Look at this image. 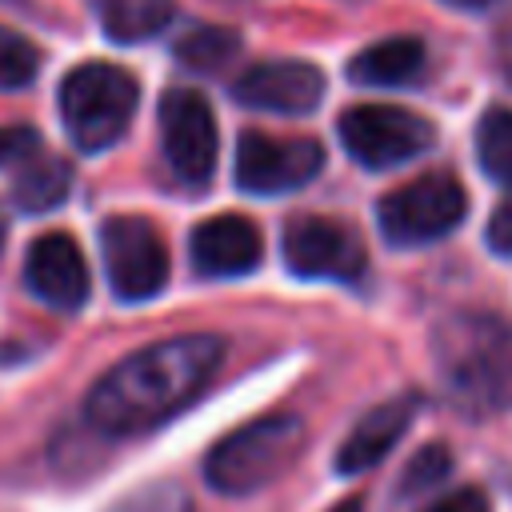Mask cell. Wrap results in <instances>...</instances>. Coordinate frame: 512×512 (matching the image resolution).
Segmentation results:
<instances>
[{
    "label": "cell",
    "mask_w": 512,
    "mask_h": 512,
    "mask_svg": "<svg viewBox=\"0 0 512 512\" xmlns=\"http://www.w3.org/2000/svg\"><path fill=\"white\" fill-rule=\"evenodd\" d=\"M432 364L448 400L468 416L512 408V320L452 312L432 328Z\"/></svg>",
    "instance_id": "cell-2"
},
{
    "label": "cell",
    "mask_w": 512,
    "mask_h": 512,
    "mask_svg": "<svg viewBox=\"0 0 512 512\" xmlns=\"http://www.w3.org/2000/svg\"><path fill=\"white\" fill-rule=\"evenodd\" d=\"M236 52H240V40H236V32H228V28H192L188 36L176 40V56H180L188 68H200V72L220 68V64L232 60Z\"/></svg>",
    "instance_id": "cell-19"
},
{
    "label": "cell",
    "mask_w": 512,
    "mask_h": 512,
    "mask_svg": "<svg viewBox=\"0 0 512 512\" xmlns=\"http://www.w3.org/2000/svg\"><path fill=\"white\" fill-rule=\"evenodd\" d=\"M448 472H452V456H448V448H444V444H428V448H420V452L412 456V464L404 468L400 488H404V492H412V488L424 492V488L440 484Z\"/></svg>",
    "instance_id": "cell-22"
},
{
    "label": "cell",
    "mask_w": 512,
    "mask_h": 512,
    "mask_svg": "<svg viewBox=\"0 0 512 512\" xmlns=\"http://www.w3.org/2000/svg\"><path fill=\"white\" fill-rule=\"evenodd\" d=\"M224 360V340L208 332L172 336L124 356L108 368L84 404L92 428L108 436H140L184 412L216 376Z\"/></svg>",
    "instance_id": "cell-1"
},
{
    "label": "cell",
    "mask_w": 512,
    "mask_h": 512,
    "mask_svg": "<svg viewBox=\"0 0 512 512\" xmlns=\"http://www.w3.org/2000/svg\"><path fill=\"white\" fill-rule=\"evenodd\" d=\"M436 140L432 124L396 104H356L340 116V144L348 156L372 172L396 168L428 152Z\"/></svg>",
    "instance_id": "cell-6"
},
{
    "label": "cell",
    "mask_w": 512,
    "mask_h": 512,
    "mask_svg": "<svg viewBox=\"0 0 512 512\" xmlns=\"http://www.w3.org/2000/svg\"><path fill=\"white\" fill-rule=\"evenodd\" d=\"M424 72V44L412 36H392L368 44L348 60V76L364 88H404Z\"/></svg>",
    "instance_id": "cell-15"
},
{
    "label": "cell",
    "mask_w": 512,
    "mask_h": 512,
    "mask_svg": "<svg viewBox=\"0 0 512 512\" xmlns=\"http://www.w3.org/2000/svg\"><path fill=\"white\" fill-rule=\"evenodd\" d=\"M160 144H164L168 168L184 184L200 188L212 180L220 136H216V116L200 92L168 88L160 96Z\"/></svg>",
    "instance_id": "cell-8"
},
{
    "label": "cell",
    "mask_w": 512,
    "mask_h": 512,
    "mask_svg": "<svg viewBox=\"0 0 512 512\" xmlns=\"http://www.w3.org/2000/svg\"><path fill=\"white\" fill-rule=\"evenodd\" d=\"M412 412H416L412 396H396V400H384L372 412H364L336 452V472L352 476V472H368L372 464H380L396 448V440L408 432Z\"/></svg>",
    "instance_id": "cell-14"
},
{
    "label": "cell",
    "mask_w": 512,
    "mask_h": 512,
    "mask_svg": "<svg viewBox=\"0 0 512 512\" xmlns=\"http://www.w3.org/2000/svg\"><path fill=\"white\" fill-rule=\"evenodd\" d=\"M40 72V52L28 36L12 32L0 24V92H16L28 88Z\"/></svg>",
    "instance_id": "cell-20"
},
{
    "label": "cell",
    "mask_w": 512,
    "mask_h": 512,
    "mask_svg": "<svg viewBox=\"0 0 512 512\" xmlns=\"http://www.w3.org/2000/svg\"><path fill=\"white\" fill-rule=\"evenodd\" d=\"M332 512H364V500H360V496H352V500H340Z\"/></svg>",
    "instance_id": "cell-26"
},
{
    "label": "cell",
    "mask_w": 512,
    "mask_h": 512,
    "mask_svg": "<svg viewBox=\"0 0 512 512\" xmlns=\"http://www.w3.org/2000/svg\"><path fill=\"white\" fill-rule=\"evenodd\" d=\"M424 512H488V496L480 488H456L436 504H428Z\"/></svg>",
    "instance_id": "cell-24"
},
{
    "label": "cell",
    "mask_w": 512,
    "mask_h": 512,
    "mask_svg": "<svg viewBox=\"0 0 512 512\" xmlns=\"http://www.w3.org/2000/svg\"><path fill=\"white\" fill-rule=\"evenodd\" d=\"M304 452V420L276 412L228 432L204 460V476L224 496H248L280 480Z\"/></svg>",
    "instance_id": "cell-3"
},
{
    "label": "cell",
    "mask_w": 512,
    "mask_h": 512,
    "mask_svg": "<svg viewBox=\"0 0 512 512\" xmlns=\"http://www.w3.org/2000/svg\"><path fill=\"white\" fill-rule=\"evenodd\" d=\"M284 264L304 280H340L352 284L364 276V248L360 240L328 216H296L284 228Z\"/></svg>",
    "instance_id": "cell-10"
},
{
    "label": "cell",
    "mask_w": 512,
    "mask_h": 512,
    "mask_svg": "<svg viewBox=\"0 0 512 512\" xmlns=\"http://www.w3.org/2000/svg\"><path fill=\"white\" fill-rule=\"evenodd\" d=\"M188 252H192V268L200 276L224 280V276H248L260 264L264 240L248 216L224 212V216H208L192 228Z\"/></svg>",
    "instance_id": "cell-13"
},
{
    "label": "cell",
    "mask_w": 512,
    "mask_h": 512,
    "mask_svg": "<svg viewBox=\"0 0 512 512\" xmlns=\"http://www.w3.org/2000/svg\"><path fill=\"white\" fill-rule=\"evenodd\" d=\"M464 212H468L464 184L448 172H428V176H416L412 184L388 192L376 204V224L388 244L416 248V244H432V240H444L448 232H456Z\"/></svg>",
    "instance_id": "cell-5"
},
{
    "label": "cell",
    "mask_w": 512,
    "mask_h": 512,
    "mask_svg": "<svg viewBox=\"0 0 512 512\" xmlns=\"http://www.w3.org/2000/svg\"><path fill=\"white\" fill-rule=\"evenodd\" d=\"M232 96L260 112L304 116L324 96V72L308 60H264L232 80Z\"/></svg>",
    "instance_id": "cell-11"
},
{
    "label": "cell",
    "mask_w": 512,
    "mask_h": 512,
    "mask_svg": "<svg viewBox=\"0 0 512 512\" xmlns=\"http://www.w3.org/2000/svg\"><path fill=\"white\" fill-rule=\"evenodd\" d=\"M136 80L104 60H88L72 68L60 84V120L80 152L112 148L136 112Z\"/></svg>",
    "instance_id": "cell-4"
},
{
    "label": "cell",
    "mask_w": 512,
    "mask_h": 512,
    "mask_svg": "<svg viewBox=\"0 0 512 512\" xmlns=\"http://www.w3.org/2000/svg\"><path fill=\"white\" fill-rule=\"evenodd\" d=\"M324 168V148L308 136L276 140L264 132H240L236 140V184L252 196H280L304 188Z\"/></svg>",
    "instance_id": "cell-9"
},
{
    "label": "cell",
    "mask_w": 512,
    "mask_h": 512,
    "mask_svg": "<svg viewBox=\"0 0 512 512\" xmlns=\"http://www.w3.org/2000/svg\"><path fill=\"white\" fill-rule=\"evenodd\" d=\"M476 160L484 176L512 188V108H488L476 124Z\"/></svg>",
    "instance_id": "cell-18"
},
{
    "label": "cell",
    "mask_w": 512,
    "mask_h": 512,
    "mask_svg": "<svg viewBox=\"0 0 512 512\" xmlns=\"http://www.w3.org/2000/svg\"><path fill=\"white\" fill-rule=\"evenodd\" d=\"M68 188H72V168L64 160H56V156H40L36 152V156H28L20 164V172L12 180V200L24 212H48V208L64 204Z\"/></svg>",
    "instance_id": "cell-17"
},
{
    "label": "cell",
    "mask_w": 512,
    "mask_h": 512,
    "mask_svg": "<svg viewBox=\"0 0 512 512\" xmlns=\"http://www.w3.org/2000/svg\"><path fill=\"white\" fill-rule=\"evenodd\" d=\"M0 240H4V216H0Z\"/></svg>",
    "instance_id": "cell-28"
},
{
    "label": "cell",
    "mask_w": 512,
    "mask_h": 512,
    "mask_svg": "<svg viewBox=\"0 0 512 512\" xmlns=\"http://www.w3.org/2000/svg\"><path fill=\"white\" fill-rule=\"evenodd\" d=\"M488 248L496 256H512V200H504L488 220Z\"/></svg>",
    "instance_id": "cell-25"
},
{
    "label": "cell",
    "mask_w": 512,
    "mask_h": 512,
    "mask_svg": "<svg viewBox=\"0 0 512 512\" xmlns=\"http://www.w3.org/2000/svg\"><path fill=\"white\" fill-rule=\"evenodd\" d=\"M24 284L36 300L76 312L88 300V264L80 256V244L68 232L40 236L24 256Z\"/></svg>",
    "instance_id": "cell-12"
},
{
    "label": "cell",
    "mask_w": 512,
    "mask_h": 512,
    "mask_svg": "<svg viewBox=\"0 0 512 512\" xmlns=\"http://www.w3.org/2000/svg\"><path fill=\"white\" fill-rule=\"evenodd\" d=\"M176 16L172 0H100L104 36L116 44H140L164 32Z\"/></svg>",
    "instance_id": "cell-16"
},
{
    "label": "cell",
    "mask_w": 512,
    "mask_h": 512,
    "mask_svg": "<svg viewBox=\"0 0 512 512\" xmlns=\"http://www.w3.org/2000/svg\"><path fill=\"white\" fill-rule=\"evenodd\" d=\"M108 512H192V500H188V492L180 484L156 480V484H144V488L128 492Z\"/></svg>",
    "instance_id": "cell-21"
},
{
    "label": "cell",
    "mask_w": 512,
    "mask_h": 512,
    "mask_svg": "<svg viewBox=\"0 0 512 512\" xmlns=\"http://www.w3.org/2000/svg\"><path fill=\"white\" fill-rule=\"evenodd\" d=\"M444 4H452V8H488L492 0H444Z\"/></svg>",
    "instance_id": "cell-27"
},
{
    "label": "cell",
    "mask_w": 512,
    "mask_h": 512,
    "mask_svg": "<svg viewBox=\"0 0 512 512\" xmlns=\"http://www.w3.org/2000/svg\"><path fill=\"white\" fill-rule=\"evenodd\" d=\"M108 284L120 300H152L168 284V244L144 216H112L100 228Z\"/></svg>",
    "instance_id": "cell-7"
},
{
    "label": "cell",
    "mask_w": 512,
    "mask_h": 512,
    "mask_svg": "<svg viewBox=\"0 0 512 512\" xmlns=\"http://www.w3.org/2000/svg\"><path fill=\"white\" fill-rule=\"evenodd\" d=\"M36 152H40L36 128H28V124H0V168H8V164L20 168Z\"/></svg>",
    "instance_id": "cell-23"
}]
</instances>
